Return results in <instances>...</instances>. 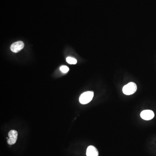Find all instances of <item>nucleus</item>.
Returning <instances> with one entry per match:
<instances>
[{
	"label": "nucleus",
	"mask_w": 156,
	"mask_h": 156,
	"mask_svg": "<svg viewBox=\"0 0 156 156\" xmlns=\"http://www.w3.org/2000/svg\"><path fill=\"white\" fill-rule=\"evenodd\" d=\"M94 96V92L92 91H87L81 94L79 98L80 103L85 105L89 103L92 100Z\"/></svg>",
	"instance_id": "nucleus-1"
},
{
	"label": "nucleus",
	"mask_w": 156,
	"mask_h": 156,
	"mask_svg": "<svg viewBox=\"0 0 156 156\" xmlns=\"http://www.w3.org/2000/svg\"><path fill=\"white\" fill-rule=\"evenodd\" d=\"M137 90V86L135 83L133 82L128 83L123 87V93L126 95H131L134 94Z\"/></svg>",
	"instance_id": "nucleus-2"
},
{
	"label": "nucleus",
	"mask_w": 156,
	"mask_h": 156,
	"mask_svg": "<svg viewBox=\"0 0 156 156\" xmlns=\"http://www.w3.org/2000/svg\"><path fill=\"white\" fill-rule=\"evenodd\" d=\"M9 139L7 140L8 144L9 145H13L16 143L18 136V133L15 130H11L9 133Z\"/></svg>",
	"instance_id": "nucleus-3"
},
{
	"label": "nucleus",
	"mask_w": 156,
	"mask_h": 156,
	"mask_svg": "<svg viewBox=\"0 0 156 156\" xmlns=\"http://www.w3.org/2000/svg\"><path fill=\"white\" fill-rule=\"evenodd\" d=\"M140 117L143 119L150 120L152 119L154 117V113L152 111L150 110H146L143 111L140 113Z\"/></svg>",
	"instance_id": "nucleus-4"
},
{
	"label": "nucleus",
	"mask_w": 156,
	"mask_h": 156,
	"mask_svg": "<svg viewBox=\"0 0 156 156\" xmlns=\"http://www.w3.org/2000/svg\"><path fill=\"white\" fill-rule=\"evenodd\" d=\"M24 44L21 41L14 43L11 45V50L14 53H18L24 48Z\"/></svg>",
	"instance_id": "nucleus-5"
},
{
	"label": "nucleus",
	"mask_w": 156,
	"mask_h": 156,
	"mask_svg": "<svg viewBox=\"0 0 156 156\" xmlns=\"http://www.w3.org/2000/svg\"><path fill=\"white\" fill-rule=\"evenodd\" d=\"M87 156H98V152L93 146H89L87 149Z\"/></svg>",
	"instance_id": "nucleus-6"
},
{
	"label": "nucleus",
	"mask_w": 156,
	"mask_h": 156,
	"mask_svg": "<svg viewBox=\"0 0 156 156\" xmlns=\"http://www.w3.org/2000/svg\"><path fill=\"white\" fill-rule=\"evenodd\" d=\"M66 61L70 64H76L77 62V61L76 58L71 57H68L66 58Z\"/></svg>",
	"instance_id": "nucleus-7"
},
{
	"label": "nucleus",
	"mask_w": 156,
	"mask_h": 156,
	"mask_svg": "<svg viewBox=\"0 0 156 156\" xmlns=\"http://www.w3.org/2000/svg\"><path fill=\"white\" fill-rule=\"evenodd\" d=\"M60 70L63 73H66L69 70V68L66 66H62L60 68Z\"/></svg>",
	"instance_id": "nucleus-8"
}]
</instances>
